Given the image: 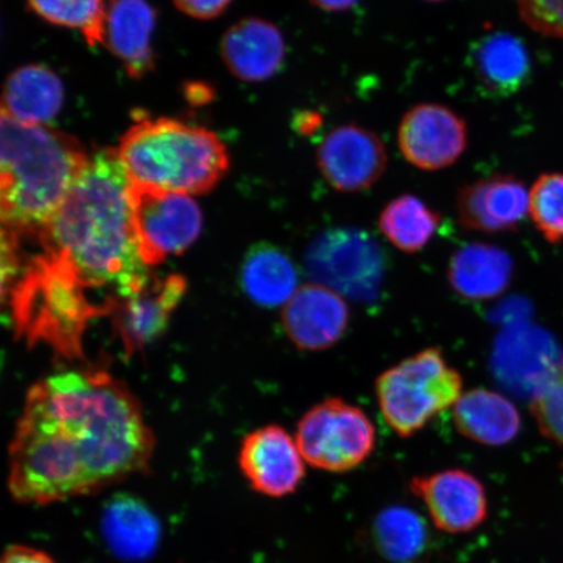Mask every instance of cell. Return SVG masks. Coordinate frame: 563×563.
I'll return each mask as SVG.
<instances>
[{"instance_id": "obj_7", "label": "cell", "mask_w": 563, "mask_h": 563, "mask_svg": "<svg viewBox=\"0 0 563 563\" xmlns=\"http://www.w3.org/2000/svg\"><path fill=\"white\" fill-rule=\"evenodd\" d=\"M295 440L312 467L343 474L361 466L375 452L377 433L361 407L329 398L306 412Z\"/></svg>"}, {"instance_id": "obj_25", "label": "cell", "mask_w": 563, "mask_h": 563, "mask_svg": "<svg viewBox=\"0 0 563 563\" xmlns=\"http://www.w3.org/2000/svg\"><path fill=\"white\" fill-rule=\"evenodd\" d=\"M441 223V214L413 195L387 202L378 217L382 234L407 255L424 250Z\"/></svg>"}, {"instance_id": "obj_15", "label": "cell", "mask_w": 563, "mask_h": 563, "mask_svg": "<svg viewBox=\"0 0 563 563\" xmlns=\"http://www.w3.org/2000/svg\"><path fill=\"white\" fill-rule=\"evenodd\" d=\"M282 322L295 346L323 351L347 332L350 307L342 295L320 284L300 286L285 305Z\"/></svg>"}, {"instance_id": "obj_32", "label": "cell", "mask_w": 563, "mask_h": 563, "mask_svg": "<svg viewBox=\"0 0 563 563\" xmlns=\"http://www.w3.org/2000/svg\"><path fill=\"white\" fill-rule=\"evenodd\" d=\"M2 563H56L51 555L40 549L25 545H11L5 549Z\"/></svg>"}, {"instance_id": "obj_19", "label": "cell", "mask_w": 563, "mask_h": 563, "mask_svg": "<svg viewBox=\"0 0 563 563\" xmlns=\"http://www.w3.org/2000/svg\"><path fill=\"white\" fill-rule=\"evenodd\" d=\"M470 62L477 82L492 97L516 95L530 80V53L522 40L508 32L489 33L477 40Z\"/></svg>"}, {"instance_id": "obj_34", "label": "cell", "mask_w": 563, "mask_h": 563, "mask_svg": "<svg viewBox=\"0 0 563 563\" xmlns=\"http://www.w3.org/2000/svg\"><path fill=\"white\" fill-rule=\"evenodd\" d=\"M358 0H311V3L322 11L344 12L354 7Z\"/></svg>"}, {"instance_id": "obj_26", "label": "cell", "mask_w": 563, "mask_h": 563, "mask_svg": "<svg viewBox=\"0 0 563 563\" xmlns=\"http://www.w3.org/2000/svg\"><path fill=\"white\" fill-rule=\"evenodd\" d=\"M372 543L390 563H415L427 552L429 532L426 520L404 506L378 512L372 523Z\"/></svg>"}, {"instance_id": "obj_23", "label": "cell", "mask_w": 563, "mask_h": 563, "mask_svg": "<svg viewBox=\"0 0 563 563\" xmlns=\"http://www.w3.org/2000/svg\"><path fill=\"white\" fill-rule=\"evenodd\" d=\"M101 530L110 551L124 561L151 558L159 543L157 517L144 503L130 496H117L106 504Z\"/></svg>"}, {"instance_id": "obj_14", "label": "cell", "mask_w": 563, "mask_h": 563, "mask_svg": "<svg viewBox=\"0 0 563 563\" xmlns=\"http://www.w3.org/2000/svg\"><path fill=\"white\" fill-rule=\"evenodd\" d=\"M530 192L512 175L496 174L462 187L456 197L457 221L467 231L501 234L517 230L528 214Z\"/></svg>"}, {"instance_id": "obj_5", "label": "cell", "mask_w": 563, "mask_h": 563, "mask_svg": "<svg viewBox=\"0 0 563 563\" xmlns=\"http://www.w3.org/2000/svg\"><path fill=\"white\" fill-rule=\"evenodd\" d=\"M12 320L30 343L44 342L63 356L81 355L84 330L103 309L58 260L42 253L11 288Z\"/></svg>"}, {"instance_id": "obj_24", "label": "cell", "mask_w": 563, "mask_h": 563, "mask_svg": "<svg viewBox=\"0 0 563 563\" xmlns=\"http://www.w3.org/2000/svg\"><path fill=\"white\" fill-rule=\"evenodd\" d=\"M242 287L250 299L265 308L287 305L299 288V273L292 260L278 246H252L242 265Z\"/></svg>"}, {"instance_id": "obj_4", "label": "cell", "mask_w": 563, "mask_h": 563, "mask_svg": "<svg viewBox=\"0 0 563 563\" xmlns=\"http://www.w3.org/2000/svg\"><path fill=\"white\" fill-rule=\"evenodd\" d=\"M117 152L131 185L154 191L207 194L229 170L227 146L214 132L175 119H141Z\"/></svg>"}, {"instance_id": "obj_31", "label": "cell", "mask_w": 563, "mask_h": 563, "mask_svg": "<svg viewBox=\"0 0 563 563\" xmlns=\"http://www.w3.org/2000/svg\"><path fill=\"white\" fill-rule=\"evenodd\" d=\"M176 9L194 19L210 20L222 15L232 0H173Z\"/></svg>"}, {"instance_id": "obj_21", "label": "cell", "mask_w": 563, "mask_h": 563, "mask_svg": "<svg viewBox=\"0 0 563 563\" xmlns=\"http://www.w3.org/2000/svg\"><path fill=\"white\" fill-rule=\"evenodd\" d=\"M65 88L58 75L41 65L13 70L3 89L2 115L19 123L45 125L59 114Z\"/></svg>"}, {"instance_id": "obj_27", "label": "cell", "mask_w": 563, "mask_h": 563, "mask_svg": "<svg viewBox=\"0 0 563 563\" xmlns=\"http://www.w3.org/2000/svg\"><path fill=\"white\" fill-rule=\"evenodd\" d=\"M30 9L47 23L80 32L87 44H103L106 0H26Z\"/></svg>"}, {"instance_id": "obj_3", "label": "cell", "mask_w": 563, "mask_h": 563, "mask_svg": "<svg viewBox=\"0 0 563 563\" xmlns=\"http://www.w3.org/2000/svg\"><path fill=\"white\" fill-rule=\"evenodd\" d=\"M89 159L79 141L46 125L2 115L0 209L3 229L37 236L65 202Z\"/></svg>"}, {"instance_id": "obj_10", "label": "cell", "mask_w": 563, "mask_h": 563, "mask_svg": "<svg viewBox=\"0 0 563 563\" xmlns=\"http://www.w3.org/2000/svg\"><path fill=\"white\" fill-rule=\"evenodd\" d=\"M322 178L338 192H362L383 178L387 151L377 133L357 124L336 126L316 153Z\"/></svg>"}, {"instance_id": "obj_33", "label": "cell", "mask_w": 563, "mask_h": 563, "mask_svg": "<svg viewBox=\"0 0 563 563\" xmlns=\"http://www.w3.org/2000/svg\"><path fill=\"white\" fill-rule=\"evenodd\" d=\"M321 124L322 117L319 112L314 111L302 112V114L298 117L297 122H295V126H297L301 135H311V133L320 129Z\"/></svg>"}, {"instance_id": "obj_17", "label": "cell", "mask_w": 563, "mask_h": 563, "mask_svg": "<svg viewBox=\"0 0 563 563\" xmlns=\"http://www.w3.org/2000/svg\"><path fill=\"white\" fill-rule=\"evenodd\" d=\"M221 56L230 73L245 82L272 79L284 66V34L271 21L249 18L238 21L224 33Z\"/></svg>"}, {"instance_id": "obj_1", "label": "cell", "mask_w": 563, "mask_h": 563, "mask_svg": "<svg viewBox=\"0 0 563 563\" xmlns=\"http://www.w3.org/2000/svg\"><path fill=\"white\" fill-rule=\"evenodd\" d=\"M154 438L135 397L108 373L65 372L27 394L10 448L19 503L93 495L150 467Z\"/></svg>"}, {"instance_id": "obj_18", "label": "cell", "mask_w": 563, "mask_h": 563, "mask_svg": "<svg viewBox=\"0 0 563 563\" xmlns=\"http://www.w3.org/2000/svg\"><path fill=\"white\" fill-rule=\"evenodd\" d=\"M156 23V11L147 0L108 2L102 45L135 79L145 76L154 66L152 37Z\"/></svg>"}, {"instance_id": "obj_8", "label": "cell", "mask_w": 563, "mask_h": 563, "mask_svg": "<svg viewBox=\"0 0 563 563\" xmlns=\"http://www.w3.org/2000/svg\"><path fill=\"white\" fill-rule=\"evenodd\" d=\"M386 257L369 232L329 229L317 235L306 253L308 276L356 301L376 298L385 276Z\"/></svg>"}, {"instance_id": "obj_2", "label": "cell", "mask_w": 563, "mask_h": 563, "mask_svg": "<svg viewBox=\"0 0 563 563\" xmlns=\"http://www.w3.org/2000/svg\"><path fill=\"white\" fill-rule=\"evenodd\" d=\"M38 239L110 313L152 278L141 257L132 185L117 150L89 156L65 202Z\"/></svg>"}, {"instance_id": "obj_22", "label": "cell", "mask_w": 563, "mask_h": 563, "mask_svg": "<svg viewBox=\"0 0 563 563\" xmlns=\"http://www.w3.org/2000/svg\"><path fill=\"white\" fill-rule=\"evenodd\" d=\"M456 431L485 446H503L520 432V415L510 399L496 391L473 389L453 407Z\"/></svg>"}, {"instance_id": "obj_16", "label": "cell", "mask_w": 563, "mask_h": 563, "mask_svg": "<svg viewBox=\"0 0 563 563\" xmlns=\"http://www.w3.org/2000/svg\"><path fill=\"white\" fill-rule=\"evenodd\" d=\"M186 288V279L178 274L164 279L152 277L139 292L118 302L112 314L126 354L143 349L165 332Z\"/></svg>"}, {"instance_id": "obj_29", "label": "cell", "mask_w": 563, "mask_h": 563, "mask_svg": "<svg viewBox=\"0 0 563 563\" xmlns=\"http://www.w3.org/2000/svg\"><path fill=\"white\" fill-rule=\"evenodd\" d=\"M531 412L541 434L563 449V362L532 397Z\"/></svg>"}, {"instance_id": "obj_20", "label": "cell", "mask_w": 563, "mask_h": 563, "mask_svg": "<svg viewBox=\"0 0 563 563\" xmlns=\"http://www.w3.org/2000/svg\"><path fill=\"white\" fill-rule=\"evenodd\" d=\"M512 272L508 252L487 243H470L453 253L448 279L460 297L489 300L510 286Z\"/></svg>"}, {"instance_id": "obj_28", "label": "cell", "mask_w": 563, "mask_h": 563, "mask_svg": "<svg viewBox=\"0 0 563 563\" xmlns=\"http://www.w3.org/2000/svg\"><path fill=\"white\" fill-rule=\"evenodd\" d=\"M528 214L548 243L563 241V174L539 176L530 191Z\"/></svg>"}, {"instance_id": "obj_13", "label": "cell", "mask_w": 563, "mask_h": 563, "mask_svg": "<svg viewBox=\"0 0 563 563\" xmlns=\"http://www.w3.org/2000/svg\"><path fill=\"white\" fill-rule=\"evenodd\" d=\"M239 462L253 490L269 497L291 495L306 477V461L297 440L279 426L246 435Z\"/></svg>"}, {"instance_id": "obj_30", "label": "cell", "mask_w": 563, "mask_h": 563, "mask_svg": "<svg viewBox=\"0 0 563 563\" xmlns=\"http://www.w3.org/2000/svg\"><path fill=\"white\" fill-rule=\"evenodd\" d=\"M520 16L534 32L563 38V0H517Z\"/></svg>"}, {"instance_id": "obj_35", "label": "cell", "mask_w": 563, "mask_h": 563, "mask_svg": "<svg viewBox=\"0 0 563 563\" xmlns=\"http://www.w3.org/2000/svg\"><path fill=\"white\" fill-rule=\"evenodd\" d=\"M424 2H428V3H442V2H446V0H424Z\"/></svg>"}, {"instance_id": "obj_6", "label": "cell", "mask_w": 563, "mask_h": 563, "mask_svg": "<svg viewBox=\"0 0 563 563\" xmlns=\"http://www.w3.org/2000/svg\"><path fill=\"white\" fill-rule=\"evenodd\" d=\"M375 393L386 424L408 439L455 406L463 394V378L442 351L432 347L384 371L376 378Z\"/></svg>"}, {"instance_id": "obj_11", "label": "cell", "mask_w": 563, "mask_h": 563, "mask_svg": "<svg viewBox=\"0 0 563 563\" xmlns=\"http://www.w3.org/2000/svg\"><path fill=\"white\" fill-rule=\"evenodd\" d=\"M467 144L464 119L440 103L413 106L398 126L399 150L420 170L439 172L454 165Z\"/></svg>"}, {"instance_id": "obj_9", "label": "cell", "mask_w": 563, "mask_h": 563, "mask_svg": "<svg viewBox=\"0 0 563 563\" xmlns=\"http://www.w3.org/2000/svg\"><path fill=\"white\" fill-rule=\"evenodd\" d=\"M133 218L147 266L179 255L199 238L202 213L192 196L132 186Z\"/></svg>"}, {"instance_id": "obj_12", "label": "cell", "mask_w": 563, "mask_h": 563, "mask_svg": "<svg viewBox=\"0 0 563 563\" xmlns=\"http://www.w3.org/2000/svg\"><path fill=\"white\" fill-rule=\"evenodd\" d=\"M410 490L426 506L433 526L442 532H473L488 517L487 490L467 471L454 468L415 476Z\"/></svg>"}]
</instances>
